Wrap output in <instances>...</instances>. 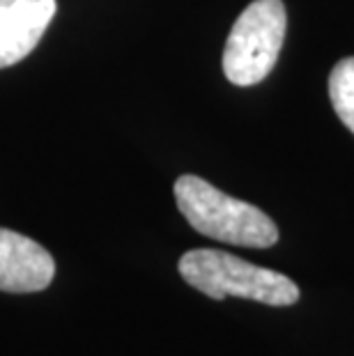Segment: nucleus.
<instances>
[{"instance_id": "f257e3e1", "label": "nucleus", "mask_w": 354, "mask_h": 356, "mask_svg": "<svg viewBox=\"0 0 354 356\" xmlns=\"http://www.w3.org/2000/svg\"><path fill=\"white\" fill-rule=\"evenodd\" d=\"M172 191L191 228L209 239L246 248H269L278 241L276 223L265 211L218 191L202 177L182 175Z\"/></svg>"}, {"instance_id": "f03ea898", "label": "nucleus", "mask_w": 354, "mask_h": 356, "mask_svg": "<svg viewBox=\"0 0 354 356\" xmlns=\"http://www.w3.org/2000/svg\"><path fill=\"white\" fill-rule=\"evenodd\" d=\"M179 276L209 299H253L267 306H292L299 287L278 271L258 267L216 248H193L179 257Z\"/></svg>"}, {"instance_id": "7ed1b4c3", "label": "nucleus", "mask_w": 354, "mask_h": 356, "mask_svg": "<svg viewBox=\"0 0 354 356\" xmlns=\"http://www.w3.org/2000/svg\"><path fill=\"white\" fill-rule=\"evenodd\" d=\"M288 14L281 0H253L239 14L223 49V74L232 86L265 81L281 53Z\"/></svg>"}, {"instance_id": "20e7f679", "label": "nucleus", "mask_w": 354, "mask_h": 356, "mask_svg": "<svg viewBox=\"0 0 354 356\" xmlns=\"http://www.w3.org/2000/svg\"><path fill=\"white\" fill-rule=\"evenodd\" d=\"M56 276V260L42 244L0 228V292H42Z\"/></svg>"}, {"instance_id": "39448f33", "label": "nucleus", "mask_w": 354, "mask_h": 356, "mask_svg": "<svg viewBox=\"0 0 354 356\" xmlns=\"http://www.w3.org/2000/svg\"><path fill=\"white\" fill-rule=\"evenodd\" d=\"M56 10V0H0V70L33 53Z\"/></svg>"}, {"instance_id": "423d86ee", "label": "nucleus", "mask_w": 354, "mask_h": 356, "mask_svg": "<svg viewBox=\"0 0 354 356\" xmlns=\"http://www.w3.org/2000/svg\"><path fill=\"white\" fill-rule=\"evenodd\" d=\"M329 99L338 120L354 134V56L343 58L331 70Z\"/></svg>"}]
</instances>
